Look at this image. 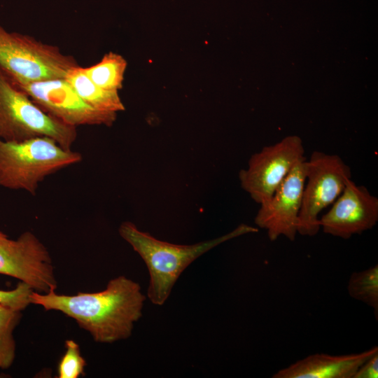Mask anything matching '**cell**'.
Instances as JSON below:
<instances>
[{
  "label": "cell",
  "instance_id": "1",
  "mask_svg": "<svg viewBox=\"0 0 378 378\" xmlns=\"http://www.w3.org/2000/svg\"><path fill=\"white\" fill-rule=\"evenodd\" d=\"M145 300L140 285L125 276L110 280L104 290L96 293L67 295L51 290L47 293L33 290L30 294V303L74 318L100 343L130 337L142 316Z\"/></svg>",
  "mask_w": 378,
  "mask_h": 378
},
{
  "label": "cell",
  "instance_id": "2",
  "mask_svg": "<svg viewBox=\"0 0 378 378\" xmlns=\"http://www.w3.org/2000/svg\"><path fill=\"white\" fill-rule=\"evenodd\" d=\"M257 227L242 223L219 237L191 245H180L159 240L143 232L131 222H124L119 234L141 256L148 270L147 297L161 306L168 299L181 273L200 256L230 239L257 232Z\"/></svg>",
  "mask_w": 378,
  "mask_h": 378
},
{
  "label": "cell",
  "instance_id": "3",
  "mask_svg": "<svg viewBox=\"0 0 378 378\" xmlns=\"http://www.w3.org/2000/svg\"><path fill=\"white\" fill-rule=\"evenodd\" d=\"M81 160L79 153L63 148L49 137L0 139V186L35 195L46 176Z\"/></svg>",
  "mask_w": 378,
  "mask_h": 378
},
{
  "label": "cell",
  "instance_id": "4",
  "mask_svg": "<svg viewBox=\"0 0 378 378\" xmlns=\"http://www.w3.org/2000/svg\"><path fill=\"white\" fill-rule=\"evenodd\" d=\"M41 136L71 150L77 138L76 127L43 111L0 68V139L22 141Z\"/></svg>",
  "mask_w": 378,
  "mask_h": 378
},
{
  "label": "cell",
  "instance_id": "5",
  "mask_svg": "<svg viewBox=\"0 0 378 378\" xmlns=\"http://www.w3.org/2000/svg\"><path fill=\"white\" fill-rule=\"evenodd\" d=\"M78 66L76 59L55 46L42 43L0 24V68L11 80L31 83L64 78Z\"/></svg>",
  "mask_w": 378,
  "mask_h": 378
},
{
  "label": "cell",
  "instance_id": "6",
  "mask_svg": "<svg viewBox=\"0 0 378 378\" xmlns=\"http://www.w3.org/2000/svg\"><path fill=\"white\" fill-rule=\"evenodd\" d=\"M305 175L298 234L313 237L321 229L319 214L340 195L351 171L338 155L315 150L306 160Z\"/></svg>",
  "mask_w": 378,
  "mask_h": 378
},
{
  "label": "cell",
  "instance_id": "7",
  "mask_svg": "<svg viewBox=\"0 0 378 378\" xmlns=\"http://www.w3.org/2000/svg\"><path fill=\"white\" fill-rule=\"evenodd\" d=\"M304 159L301 139L286 137L251 156L248 167L239 174L241 186L261 204L273 195L295 164Z\"/></svg>",
  "mask_w": 378,
  "mask_h": 378
},
{
  "label": "cell",
  "instance_id": "8",
  "mask_svg": "<svg viewBox=\"0 0 378 378\" xmlns=\"http://www.w3.org/2000/svg\"><path fill=\"white\" fill-rule=\"evenodd\" d=\"M0 274L16 278L39 293H47L57 288L50 253L29 231L16 239L0 231Z\"/></svg>",
  "mask_w": 378,
  "mask_h": 378
},
{
  "label": "cell",
  "instance_id": "9",
  "mask_svg": "<svg viewBox=\"0 0 378 378\" xmlns=\"http://www.w3.org/2000/svg\"><path fill=\"white\" fill-rule=\"evenodd\" d=\"M13 82L43 111L67 125L111 126L116 120V113L98 111L86 104L65 78Z\"/></svg>",
  "mask_w": 378,
  "mask_h": 378
},
{
  "label": "cell",
  "instance_id": "10",
  "mask_svg": "<svg viewBox=\"0 0 378 378\" xmlns=\"http://www.w3.org/2000/svg\"><path fill=\"white\" fill-rule=\"evenodd\" d=\"M306 160L297 163L273 195L260 204L254 221L258 227L267 231L272 241L281 236L291 241L295 239L306 178Z\"/></svg>",
  "mask_w": 378,
  "mask_h": 378
},
{
  "label": "cell",
  "instance_id": "11",
  "mask_svg": "<svg viewBox=\"0 0 378 378\" xmlns=\"http://www.w3.org/2000/svg\"><path fill=\"white\" fill-rule=\"evenodd\" d=\"M378 221V198L349 179L332 207L321 218L326 234L348 239L371 230Z\"/></svg>",
  "mask_w": 378,
  "mask_h": 378
},
{
  "label": "cell",
  "instance_id": "12",
  "mask_svg": "<svg viewBox=\"0 0 378 378\" xmlns=\"http://www.w3.org/2000/svg\"><path fill=\"white\" fill-rule=\"evenodd\" d=\"M378 353V347L360 353L309 355L278 370L273 378H353L360 366Z\"/></svg>",
  "mask_w": 378,
  "mask_h": 378
},
{
  "label": "cell",
  "instance_id": "13",
  "mask_svg": "<svg viewBox=\"0 0 378 378\" xmlns=\"http://www.w3.org/2000/svg\"><path fill=\"white\" fill-rule=\"evenodd\" d=\"M64 78L78 96L94 109L116 113L125 110L118 92L107 90L96 85L85 73L83 67L78 65L71 69Z\"/></svg>",
  "mask_w": 378,
  "mask_h": 378
},
{
  "label": "cell",
  "instance_id": "14",
  "mask_svg": "<svg viewBox=\"0 0 378 378\" xmlns=\"http://www.w3.org/2000/svg\"><path fill=\"white\" fill-rule=\"evenodd\" d=\"M127 66V62L122 55L109 52L99 62L89 67H83V70L98 86L118 92L122 88Z\"/></svg>",
  "mask_w": 378,
  "mask_h": 378
},
{
  "label": "cell",
  "instance_id": "15",
  "mask_svg": "<svg viewBox=\"0 0 378 378\" xmlns=\"http://www.w3.org/2000/svg\"><path fill=\"white\" fill-rule=\"evenodd\" d=\"M347 291L354 299L359 300L374 309L378 316V265L351 274Z\"/></svg>",
  "mask_w": 378,
  "mask_h": 378
},
{
  "label": "cell",
  "instance_id": "16",
  "mask_svg": "<svg viewBox=\"0 0 378 378\" xmlns=\"http://www.w3.org/2000/svg\"><path fill=\"white\" fill-rule=\"evenodd\" d=\"M21 311L0 304V370L11 366L15 356L13 330L21 318Z\"/></svg>",
  "mask_w": 378,
  "mask_h": 378
},
{
  "label": "cell",
  "instance_id": "17",
  "mask_svg": "<svg viewBox=\"0 0 378 378\" xmlns=\"http://www.w3.org/2000/svg\"><path fill=\"white\" fill-rule=\"evenodd\" d=\"M66 351L58 365L59 378H77L83 374L86 361L78 344L72 340L65 341Z\"/></svg>",
  "mask_w": 378,
  "mask_h": 378
},
{
  "label": "cell",
  "instance_id": "18",
  "mask_svg": "<svg viewBox=\"0 0 378 378\" xmlns=\"http://www.w3.org/2000/svg\"><path fill=\"white\" fill-rule=\"evenodd\" d=\"M33 290L29 285L20 281L13 290H0V304L15 310L22 311L30 304V294Z\"/></svg>",
  "mask_w": 378,
  "mask_h": 378
},
{
  "label": "cell",
  "instance_id": "19",
  "mask_svg": "<svg viewBox=\"0 0 378 378\" xmlns=\"http://www.w3.org/2000/svg\"><path fill=\"white\" fill-rule=\"evenodd\" d=\"M378 353L365 361L357 370L353 378H377Z\"/></svg>",
  "mask_w": 378,
  "mask_h": 378
}]
</instances>
